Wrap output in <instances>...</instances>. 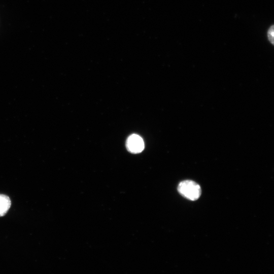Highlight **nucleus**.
Wrapping results in <instances>:
<instances>
[{"label": "nucleus", "mask_w": 274, "mask_h": 274, "mask_svg": "<svg viewBox=\"0 0 274 274\" xmlns=\"http://www.w3.org/2000/svg\"><path fill=\"white\" fill-rule=\"evenodd\" d=\"M178 190L182 195L191 200H197L201 193L200 186L189 180L181 182L178 185Z\"/></svg>", "instance_id": "f257e3e1"}, {"label": "nucleus", "mask_w": 274, "mask_h": 274, "mask_svg": "<svg viewBox=\"0 0 274 274\" xmlns=\"http://www.w3.org/2000/svg\"><path fill=\"white\" fill-rule=\"evenodd\" d=\"M11 206L10 197L7 195L0 194V217H3L7 213Z\"/></svg>", "instance_id": "7ed1b4c3"}, {"label": "nucleus", "mask_w": 274, "mask_h": 274, "mask_svg": "<svg viewBox=\"0 0 274 274\" xmlns=\"http://www.w3.org/2000/svg\"><path fill=\"white\" fill-rule=\"evenodd\" d=\"M267 37L268 40L271 45H273L274 42V27L273 25H271L267 31Z\"/></svg>", "instance_id": "20e7f679"}, {"label": "nucleus", "mask_w": 274, "mask_h": 274, "mask_svg": "<svg viewBox=\"0 0 274 274\" xmlns=\"http://www.w3.org/2000/svg\"><path fill=\"white\" fill-rule=\"evenodd\" d=\"M126 146L127 150L132 153L141 152L144 148V142L142 138L138 134L130 135L127 139Z\"/></svg>", "instance_id": "f03ea898"}]
</instances>
